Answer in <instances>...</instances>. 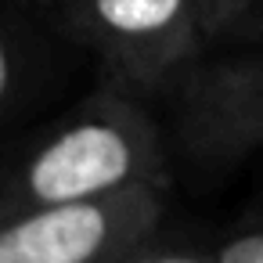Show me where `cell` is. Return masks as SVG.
<instances>
[{
    "label": "cell",
    "mask_w": 263,
    "mask_h": 263,
    "mask_svg": "<svg viewBox=\"0 0 263 263\" xmlns=\"http://www.w3.org/2000/svg\"><path fill=\"white\" fill-rule=\"evenodd\" d=\"M134 187H173L170 148L144 98L105 76L65 116L29 134L8 155L0 173V220Z\"/></svg>",
    "instance_id": "obj_1"
},
{
    "label": "cell",
    "mask_w": 263,
    "mask_h": 263,
    "mask_svg": "<svg viewBox=\"0 0 263 263\" xmlns=\"http://www.w3.org/2000/svg\"><path fill=\"white\" fill-rule=\"evenodd\" d=\"M62 36L101 62V72L144 101H170L213 47L195 0H69Z\"/></svg>",
    "instance_id": "obj_2"
},
{
    "label": "cell",
    "mask_w": 263,
    "mask_h": 263,
    "mask_svg": "<svg viewBox=\"0 0 263 263\" xmlns=\"http://www.w3.org/2000/svg\"><path fill=\"white\" fill-rule=\"evenodd\" d=\"M173 148L195 170H227L263 148V44L202 54L170 98Z\"/></svg>",
    "instance_id": "obj_3"
},
{
    "label": "cell",
    "mask_w": 263,
    "mask_h": 263,
    "mask_svg": "<svg viewBox=\"0 0 263 263\" xmlns=\"http://www.w3.org/2000/svg\"><path fill=\"white\" fill-rule=\"evenodd\" d=\"M170 187H134L0 220V263H123L166 227Z\"/></svg>",
    "instance_id": "obj_4"
},
{
    "label": "cell",
    "mask_w": 263,
    "mask_h": 263,
    "mask_svg": "<svg viewBox=\"0 0 263 263\" xmlns=\"http://www.w3.org/2000/svg\"><path fill=\"white\" fill-rule=\"evenodd\" d=\"M69 44L33 0L0 4V123L18 126L58 80V51Z\"/></svg>",
    "instance_id": "obj_5"
},
{
    "label": "cell",
    "mask_w": 263,
    "mask_h": 263,
    "mask_svg": "<svg viewBox=\"0 0 263 263\" xmlns=\"http://www.w3.org/2000/svg\"><path fill=\"white\" fill-rule=\"evenodd\" d=\"M123 263H216V256H213V241L170 234L162 227L152 238H144L130 256H123Z\"/></svg>",
    "instance_id": "obj_6"
},
{
    "label": "cell",
    "mask_w": 263,
    "mask_h": 263,
    "mask_svg": "<svg viewBox=\"0 0 263 263\" xmlns=\"http://www.w3.org/2000/svg\"><path fill=\"white\" fill-rule=\"evenodd\" d=\"M213 256L216 263H263V202L241 213L213 241Z\"/></svg>",
    "instance_id": "obj_7"
},
{
    "label": "cell",
    "mask_w": 263,
    "mask_h": 263,
    "mask_svg": "<svg viewBox=\"0 0 263 263\" xmlns=\"http://www.w3.org/2000/svg\"><path fill=\"white\" fill-rule=\"evenodd\" d=\"M227 47H249V44H263V0H245L241 15L227 26V33L216 40Z\"/></svg>",
    "instance_id": "obj_8"
},
{
    "label": "cell",
    "mask_w": 263,
    "mask_h": 263,
    "mask_svg": "<svg viewBox=\"0 0 263 263\" xmlns=\"http://www.w3.org/2000/svg\"><path fill=\"white\" fill-rule=\"evenodd\" d=\"M195 4L202 8V15H205V22H209V33H213V44L227 33V26L241 15V8H245V0H195Z\"/></svg>",
    "instance_id": "obj_9"
},
{
    "label": "cell",
    "mask_w": 263,
    "mask_h": 263,
    "mask_svg": "<svg viewBox=\"0 0 263 263\" xmlns=\"http://www.w3.org/2000/svg\"><path fill=\"white\" fill-rule=\"evenodd\" d=\"M33 4H36V8H44L51 18H58V15L69 8V0H33Z\"/></svg>",
    "instance_id": "obj_10"
}]
</instances>
